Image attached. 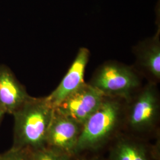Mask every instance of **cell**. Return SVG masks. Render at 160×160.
<instances>
[{
  "label": "cell",
  "instance_id": "cell-1",
  "mask_svg": "<svg viewBox=\"0 0 160 160\" xmlns=\"http://www.w3.org/2000/svg\"><path fill=\"white\" fill-rule=\"evenodd\" d=\"M54 111L45 97H30L12 114L14 125L12 148L32 151L45 147Z\"/></svg>",
  "mask_w": 160,
  "mask_h": 160
},
{
  "label": "cell",
  "instance_id": "cell-2",
  "mask_svg": "<svg viewBox=\"0 0 160 160\" xmlns=\"http://www.w3.org/2000/svg\"><path fill=\"white\" fill-rule=\"evenodd\" d=\"M120 104L106 99L81 126L75 154L100 147L112 135L120 116Z\"/></svg>",
  "mask_w": 160,
  "mask_h": 160
},
{
  "label": "cell",
  "instance_id": "cell-3",
  "mask_svg": "<svg viewBox=\"0 0 160 160\" xmlns=\"http://www.w3.org/2000/svg\"><path fill=\"white\" fill-rule=\"evenodd\" d=\"M105 98L103 92L97 88L84 83L66 97L55 110L82 125Z\"/></svg>",
  "mask_w": 160,
  "mask_h": 160
},
{
  "label": "cell",
  "instance_id": "cell-4",
  "mask_svg": "<svg viewBox=\"0 0 160 160\" xmlns=\"http://www.w3.org/2000/svg\"><path fill=\"white\" fill-rule=\"evenodd\" d=\"M92 85L105 96L128 98L139 85V81L130 69L116 64H108L97 72Z\"/></svg>",
  "mask_w": 160,
  "mask_h": 160
},
{
  "label": "cell",
  "instance_id": "cell-5",
  "mask_svg": "<svg viewBox=\"0 0 160 160\" xmlns=\"http://www.w3.org/2000/svg\"><path fill=\"white\" fill-rule=\"evenodd\" d=\"M81 126L55 110L47 132L45 146L69 156L75 154Z\"/></svg>",
  "mask_w": 160,
  "mask_h": 160
},
{
  "label": "cell",
  "instance_id": "cell-6",
  "mask_svg": "<svg viewBox=\"0 0 160 160\" xmlns=\"http://www.w3.org/2000/svg\"><path fill=\"white\" fill-rule=\"evenodd\" d=\"M90 53L87 49L81 48L68 72L50 95L45 97L47 102L56 109L69 94L77 90L85 82L84 71L88 62Z\"/></svg>",
  "mask_w": 160,
  "mask_h": 160
},
{
  "label": "cell",
  "instance_id": "cell-7",
  "mask_svg": "<svg viewBox=\"0 0 160 160\" xmlns=\"http://www.w3.org/2000/svg\"><path fill=\"white\" fill-rule=\"evenodd\" d=\"M157 94L152 87H148L139 95L132 108L129 123L133 129L143 131L154 125L158 113Z\"/></svg>",
  "mask_w": 160,
  "mask_h": 160
},
{
  "label": "cell",
  "instance_id": "cell-8",
  "mask_svg": "<svg viewBox=\"0 0 160 160\" xmlns=\"http://www.w3.org/2000/svg\"><path fill=\"white\" fill-rule=\"evenodd\" d=\"M30 97L12 71L0 65V108L4 112L13 114Z\"/></svg>",
  "mask_w": 160,
  "mask_h": 160
},
{
  "label": "cell",
  "instance_id": "cell-9",
  "mask_svg": "<svg viewBox=\"0 0 160 160\" xmlns=\"http://www.w3.org/2000/svg\"><path fill=\"white\" fill-rule=\"evenodd\" d=\"M110 160H152L142 144L129 139H120L112 149Z\"/></svg>",
  "mask_w": 160,
  "mask_h": 160
},
{
  "label": "cell",
  "instance_id": "cell-10",
  "mask_svg": "<svg viewBox=\"0 0 160 160\" xmlns=\"http://www.w3.org/2000/svg\"><path fill=\"white\" fill-rule=\"evenodd\" d=\"M141 60L143 66L156 77H160V46L158 39L143 51Z\"/></svg>",
  "mask_w": 160,
  "mask_h": 160
},
{
  "label": "cell",
  "instance_id": "cell-11",
  "mask_svg": "<svg viewBox=\"0 0 160 160\" xmlns=\"http://www.w3.org/2000/svg\"><path fill=\"white\" fill-rule=\"evenodd\" d=\"M26 151L29 160H69L70 157L68 155L59 152L46 146Z\"/></svg>",
  "mask_w": 160,
  "mask_h": 160
},
{
  "label": "cell",
  "instance_id": "cell-12",
  "mask_svg": "<svg viewBox=\"0 0 160 160\" xmlns=\"http://www.w3.org/2000/svg\"><path fill=\"white\" fill-rule=\"evenodd\" d=\"M0 160H29L25 150L11 148L3 154H0Z\"/></svg>",
  "mask_w": 160,
  "mask_h": 160
},
{
  "label": "cell",
  "instance_id": "cell-13",
  "mask_svg": "<svg viewBox=\"0 0 160 160\" xmlns=\"http://www.w3.org/2000/svg\"><path fill=\"white\" fill-rule=\"evenodd\" d=\"M5 114H6V113L4 112V110L0 108V122H1V120L2 119V118Z\"/></svg>",
  "mask_w": 160,
  "mask_h": 160
}]
</instances>
